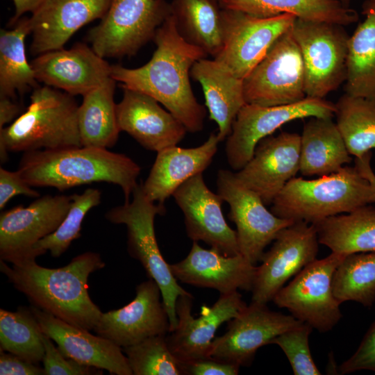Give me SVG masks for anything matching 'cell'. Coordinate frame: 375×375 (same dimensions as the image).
<instances>
[{"label":"cell","mask_w":375,"mask_h":375,"mask_svg":"<svg viewBox=\"0 0 375 375\" xmlns=\"http://www.w3.org/2000/svg\"><path fill=\"white\" fill-rule=\"evenodd\" d=\"M153 41L156 49L148 62L137 68L112 65L110 76L121 83L122 88L154 98L188 132L201 131L206 110L193 93L190 75L193 65L208 55L179 35L172 15L157 30Z\"/></svg>","instance_id":"1"},{"label":"cell","mask_w":375,"mask_h":375,"mask_svg":"<svg viewBox=\"0 0 375 375\" xmlns=\"http://www.w3.org/2000/svg\"><path fill=\"white\" fill-rule=\"evenodd\" d=\"M105 267L100 255L88 251L58 268L38 265L35 259L8 266L0 261V270L31 305L72 324L94 330L102 312L88 293L90 274Z\"/></svg>","instance_id":"2"},{"label":"cell","mask_w":375,"mask_h":375,"mask_svg":"<svg viewBox=\"0 0 375 375\" xmlns=\"http://www.w3.org/2000/svg\"><path fill=\"white\" fill-rule=\"evenodd\" d=\"M17 171L32 187L60 191L92 183L115 184L128 203L138 184L140 167L124 154L82 146L24 152Z\"/></svg>","instance_id":"3"},{"label":"cell","mask_w":375,"mask_h":375,"mask_svg":"<svg viewBox=\"0 0 375 375\" xmlns=\"http://www.w3.org/2000/svg\"><path fill=\"white\" fill-rule=\"evenodd\" d=\"M44 85L35 88L26 110L0 129V160L8 152L82 147L74 97Z\"/></svg>","instance_id":"4"},{"label":"cell","mask_w":375,"mask_h":375,"mask_svg":"<svg viewBox=\"0 0 375 375\" xmlns=\"http://www.w3.org/2000/svg\"><path fill=\"white\" fill-rule=\"evenodd\" d=\"M375 203L369 182L354 167L316 179L294 177L274 200L271 211L293 222L315 224Z\"/></svg>","instance_id":"5"},{"label":"cell","mask_w":375,"mask_h":375,"mask_svg":"<svg viewBox=\"0 0 375 375\" xmlns=\"http://www.w3.org/2000/svg\"><path fill=\"white\" fill-rule=\"evenodd\" d=\"M132 195L131 201L112 208L105 217L111 223L126 225L128 251L141 263L149 278L158 285L169 317L170 333L178 324L176 311L178 297L190 293L178 284L156 240L154 220L157 215H165L164 204L150 201L144 193L141 183L138 184Z\"/></svg>","instance_id":"6"},{"label":"cell","mask_w":375,"mask_h":375,"mask_svg":"<svg viewBox=\"0 0 375 375\" xmlns=\"http://www.w3.org/2000/svg\"><path fill=\"white\" fill-rule=\"evenodd\" d=\"M171 14L166 0H110L98 25L90 30L88 40L103 58L130 57L153 40Z\"/></svg>","instance_id":"7"},{"label":"cell","mask_w":375,"mask_h":375,"mask_svg":"<svg viewBox=\"0 0 375 375\" xmlns=\"http://www.w3.org/2000/svg\"><path fill=\"white\" fill-rule=\"evenodd\" d=\"M342 26L295 19L292 32L303 60L306 97L324 99L346 80L349 36Z\"/></svg>","instance_id":"8"},{"label":"cell","mask_w":375,"mask_h":375,"mask_svg":"<svg viewBox=\"0 0 375 375\" xmlns=\"http://www.w3.org/2000/svg\"><path fill=\"white\" fill-rule=\"evenodd\" d=\"M344 256L331 252L322 259H315L284 285L272 301L319 332L331 331L342 317L341 303L334 296L332 281Z\"/></svg>","instance_id":"9"},{"label":"cell","mask_w":375,"mask_h":375,"mask_svg":"<svg viewBox=\"0 0 375 375\" xmlns=\"http://www.w3.org/2000/svg\"><path fill=\"white\" fill-rule=\"evenodd\" d=\"M335 110V104L331 101L308 97L286 105L246 103L238 112L226 138L227 161L238 172L251 159L258 142L283 124L307 117L333 118Z\"/></svg>","instance_id":"10"},{"label":"cell","mask_w":375,"mask_h":375,"mask_svg":"<svg viewBox=\"0 0 375 375\" xmlns=\"http://www.w3.org/2000/svg\"><path fill=\"white\" fill-rule=\"evenodd\" d=\"M243 87L247 103L286 105L306 97L303 60L292 28L274 42L243 79Z\"/></svg>","instance_id":"11"},{"label":"cell","mask_w":375,"mask_h":375,"mask_svg":"<svg viewBox=\"0 0 375 375\" xmlns=\"http://www.w3.org/2000/svg\"><path fill=\"white\" fill-rule=\"evenodd\" d=\"M296 19L290 14L261 18L242 12L222 10V47L213 59L244 79L274 42L292 28Z\"/></svg>","instance_id":"12"},{"label":"cell","mask_w":375,"mask_h":375,"mask_svg":"<svg viewBox=\"0 0 375 375\" xmlns=\"http://www.w3.org/2000/svg\"><path fill=\"white\" fill-rule=\"evenodd\" d=\"M217 186V193L229 205L228 216L237 228L240 253L255 265L279 231L294 222L269 211L260 197L233 172L219 169Z\"/></svg>","instance_id":"13"},{"label":"cell","mask_w":375,"mask_h":375,"mask_svg":"<svg viewBox=\"0 0 375 375\" xmlns=\"http://www.w3.org/2000/svg\"><path fill=\"white\" fill-rule=\"evenodd\" d=\"M71 196L44 195L24 207L18 205L0 215V258L11 264L38 255L34 246L53 233L67 215Z\"/></svg>","instance_id":"14"},{"label":"cell","mask_w":375,"mask_h":375,"mask_svg":"<svg viewBox=\"0 0 375 375\" xmlns=\"http://www.w3.org/2000/svg\"><path fill=\"white\" fill-rule=\"evenodd\" d=\"M319 244L313 224L297 222L280 231L257 267L251 302L272 301L289 279L317 259Z\"/></svg>","instance_id":"15"},{"label":"cell","mask_w":375,"mask_h":375,"mask_svg":"<svg viewBox=\"0 0 375 375\" xmlns=\"http://www.w3.org/2000/svg\"><path fill=\"white\" fill-rule=\"evenodd\" d=\"M302 323L292 315L270 310L266 304L251 302L228 322L224 335L214 338L210 356L240 367H248L259 348Z\"/></svg>","instance_id":"16"},{"label":"cell","mask_w":375,"mask_h":375,"mask_svg":"<svg viewBox=\"0 0 375 375\" xmlns=\"http://www.w3.org/2000/svg\"><path fill=\"white\" fill-rule=\"evenodd\" d=\"M192 299L191 294L178 297V324L166 335L168 347L180 362L211 358L210 347L217 328L247 306L238 291L220 294L211 307L203 306L201 316L194 318L191 314Z\"/></svg>","instance_id":"17"},{"label":"cell","mask_w":375,"mask_h":375,"mask_svg":"<svg viewBox=\"0 0 375 375\" xmlns=\"http://www.w3.org/2000/svg\"><path fill=\"white\" fill-rule=\"evenodd\" d=\"M135 292L128 304L101 313L93 330L97 335L122 348L169 333V317L157 283L149 278L138 285Z\"/></svg>","instance_id":"18"},{"label":"cell","mask_w":375,"mask_h":375,"mask_svg":"<svg viewBox=\"0 0 375 375\" xmlns=\"http://www.w3.org/2000/svg\"><path fill=\"white\" fill-rule=\"evenodd\" d=\"M172 196L184 215L190 239L204 242L227 256L240 254L236 231L228 226L222 213L224 201L208 188L203 173L187 180Z\"/></svg>","instance_id":"19"},{"label":"cell","mask_w":375,"mask_h":375,"mask_svg":"<svg viewBox=\"0 0 375 375\" xmlns=\"http://www.w3.org/2000/svg\"><path fill=\"white\" fill-rule=\"evenodd\" d=\"M300 145L301 135L296 133L267 136L258 142L251 159L235 175L266 206L272 204L299 172Z\"/></svg>","instance_id":"20"},{"label":"cell","mask_w":375,"mask_h":375,"mask_svg":"<svg viewBox=\"0 0 375 375\" xmlns=\"http://www.w3.org/2000/svg\"><path fill=\"white\" fill-rule=\"evenodd\" d=\"M31 64L38 82L72 96H83L111 77V65L83 43L43 53Z\"/></svg>","instance_id":"21"},{"label":"cell","mask_w":375,"mask_h":375,"mask_svg":"<svg viewBox=\"0 0 375 375\" xmlns=\"http://www.w3.org/2000/svg\"><path fill=\"white\" fill-rule=\"evenodd\" d=\"M29 308L42 333L56 344L66 357L84 365L106 369L112 374L133 375L122 347L33 305Z\"/></svg>","instance_id":"22"},{"label":"cell","mask_w":375,"mask_h":375,"mask_svg":"<svg viewBox=\"0 0 375 375\" xmlns=\"http://www.w3.org/2000/svg\"><path fill=\"white\" fill-rule=\"evenodd\" d=\"M110 0H44L29 18L32 55L60 49L83 26L101 19Z\"/></svg>","instance_id":"23"},{"label":"cell","mask_w":375,"mask_h":375,"mask_svg":"<svg viewBox=\"0 0 375 375\" xmlns=\"http://www.w3.org/2000/svg\"><path fill=\"white\" fill-rule=\"evenodd\" d=\"M169 266L177 280L220 294L251 291L257 269L241 254L227 256L215 249L202 248L197 242H193L183 260Z\"/></svg>","instance_id":"24"},{"label":"cell","mask_w":375,"mask_h":375,"mask_svg":"<svg viewBox=\"0 0 375 375\" xmlns=\"http://www.w3.org/2000/svg\"><path fill=\"white\" fill-rule=\"evenodd\" d=\"M117 104L119 128L144 149L158 152L177 145L188 132L185 126L159 102L144 93L123 88Z\"/></svg>","instance_id":"25"},{"label":"cell","mask_w":375,"mask_h":375,"mask_svg":"<svg viewBox=\"0 0 375 375\" xmlns=\"http://www.w3.org/2000/svg\"><path fill=\"white\" fill-rule=\"evenodd\" d=\"M219 142L217 134L212 133L199 147L182 148L175 145L157 152L147 179L141 183L147 197L164 204L181 185L210 166Z\"/></svg>","instance_id":"26"},{"label":"cell","mask_w":375,"mask_h":375,"mask_svg":"<svg viewBox=\"0 0 375 375\" xmlns=\"http://www.w3.org/2000/svg\"><path fill=\"white\" fill-rule=\"evenodd\" d=\"M190 75L201 85L210 119L217 124L219 141L224 140L231 133L238 112L247 103L243 79L216 60L207 58L193 65Z\"/></svg>","instance_id":"27"},{"label":"cell","mask_w":375,"mask_h":375,"mask_svg":"<svg viewBox=\"0 0 375 375\" xmlns=\"http://www.w3.org/2000/svg\"><path fill=\"white\" fill-rule=\"evenodd\" d=\"M333 118L310 117L301 135L300 173L322 176L335 173L352 160Z\"/></svg>","instance_id":"28"},{"label":"cell","mask_w":375,"mask_h":375,"mask_svg":"<svg viewBox=\"0 0 375 375\" xmlns=\"http://www.w3.org/2000/svg\"><path fill=\"white\" fill-rule=\"evenodd\" d=\"M222 10L267 18L290 14L297 18L347 26L357 22L358 12L338 0H219Z\"/></svg>","instance_id":"29"},{"label":"cell","mask_w":375,"mask_h":375,"mask_svg":"<svg viewBox=\"0 0 375 375\" xmlns=\"http://www.w3.org/2000/svg\"><path fill=\"white\" fill-rule=\"evenodd\" d=\"M312 224L319 244L331 252L344 256L375 252V207L362 206Z\"/></svg>","instance_id":"30"},{"label":"cell","mask_w":375,"mask_h":375,"mask_svg":"<svg viewBox=\"0 0 375 375\" xmlns=\"http://www.w3.org/2000/svg\"><path fill=\"white\" fill-rule=\"evenodd\" d=\"M112 77L91 90L78 106V126L83 147L108 149L115 144L120 129L117 119Z\"/></svg>","instance_id":"31"},{"label":"cell","mask_w":375,"mask_h":375,"mask_svg":"<svg viewBox=\"0 0 375 375\" xmlns=\"http://www.w3.org/2000/svg\"><path fill=\"white\" fill-rule=\"evenodd\" d=\"M170 4L179 35L215 58L223 43L219 0H172Z\"/></svg>","instance_id":"32"},{"label":"cell","mask_w":375,"mask_h":375,"mask_svg":"<svg viewBox=\"0 0 375 375\" xmlns=\"http://www.w3.org/2000/svg\"><path fill=\"white\" fill-rule=\"evenodd\" d=\"M365 17L348 42L346 93L375 101V3L367 1Z\"/></svg>","instance_id":"33"},{"label":"cell","mask_w":375,"mask_h":375,"mask_svg":"<svg viewBox=\"0 0 375 375\" xmlns=\"http://www.w3.org/2000/svg\"><path fill=\"white\" fill-rule=\"evenodd\" d=\"M31 34L29 18L19 19L11 30L0 32V97L11 99L39 86L27 60L25 39Z\"/></svg>","instance_id":"34"},{"label":"cell","mask_w":375,"mask_h":375,"mask_svg":"<svg viewBox=\"0 0 375 375\" xmlns=\"http://www.w3.org/2000/svg\"><path fill=\"white\" fill-rule=\"evenodd\" d=\"M335 104V123L349 153L358 158L375 149V101L345 93Z\"/></svg>","instance_id":"35"},{"label":"cell","mask_w":375,"mask_h":375,"mask_svg":"<svg viewBox=\"0 0 375 375\" xmlns=\"http://www.w3.org/2000/svg\"><path fill=\"white\" fill-rule=\"evenodd\" d=\"M43 333L30 308L18 307L14 312L0 309V349L28 362H42Z\"/></svg>","instance_id":"36"},{"label":"cell","mask_w":375,"mask_h":375,"mask_svg":"<svg viewBox=\"0 0 375 375\" xmlns=\"http://www.w3.org/2000/svg\"><path fill=\"white\" fill-rule=\"evenodd\" d=\"M332 287L340 303L350 301L372 306L375 301V252L346 255L335 270Z\"/></svg>","instance_id":"37"},{"label":"cell","mask_w":375,"mask_h":375,"mask_svg":"<svg viewBox=\"0 0 375 375\" xmlns=\"http://www.w3.org/2000/svg\"><path fill=\"white\" fill-rule=\"evenodd\" d=\"M101 192L94 188H87L81 194L71 195V206L63 221L50 235L40 240L34 250L39 256L47 251L52 257H60L71 243L81 236V226L84 217L92 208L101 202Z\"/></svg>","instance_id":"38"},{"label":"cell","mask_w":375,"mask_h":375,"mask_svg":"<svg viewBox=\"0 0 375 375\" xmlns=\"http://www.w3.org/2000/svg\"><path fill=\"white\" fill-rule=\"evenodd\" d=\"M122 349L134 375H182L180 362L170 351L166 335L152 336Z\"/></svg>","instance_id":"39"},{"label":"cell","mask_w":375,"mask_h":375,"mask_svg":"<svg viewBox=\"0 0 375 375\" xmlns=\"http://www.w3.org/2000/svg\"><path fill=\"white\" fill-rule=\"evenodd\" d=\"M312 328L302 323L274 338L270 344L278 345L285 354L295 375H319L309 347Z\"/></svg>","instance_id":"40"},{"label":"cell","mask_w":375,"mask_h":375,"mask_svg":"<svg viewBox=\"0 0 375 375\" xmlns=\"http://www.w3.org/2000/svg\"><path fill=\"white\" fill-rule=\"evenodd\" d=\"M44 354L42 359L44 375L102 374V369L84 365L66 357L44 333L42 335Z\"/></svg>","instance_id":"41"},{"label":"cell","mask_w":375,"mask_h":375,"mask_svg":"<svg viewBox=\"0 0 375 375\" xmlns=\"http://www.w3.org/2000/svg\"><path fill=\"white\" fill-rule=\"evenodd\" d=\"M360 370L375 372V321L363 337L355 353L339 367L342 374Z\"/></svg>","instance_id":"42"},{"label":"cell","mask_w":375,"mask_h":375,"mask_svg":"<svg viewBox=\"0 0 375 375\" xmlns=\"http://www.w3.org/2000/svg\"><path fill=\"white\" fill-rule=\"evenodd\" d=\"M20 175L19 172H12L0 168V209L3 210L7 203L14 197L23 194L39 197L40 193L32 188Z\"/></svg>","instance_id":"43"},{"label":"cell","mask_w":375,"mask_h":375,"mask_svg":"<svg viewBox=\"0 0 375 375\" xmlns=\"http://www.w3.org/2000/svg\"><path fill=\"white\" fill-rule=\"evenodd\" d=\"M180 368L182 374L188 375H236L240 370L239 366L212 358L180 362Z\"/></svg>","instance_id":"44"},{"label":"cell","mask_w":375,"mask_h":375,"mask_svg":"<svg viewBox=\"0 0 375 375\" xmlns=\"http://www.w3.org/2000/svg\"><path fill=\"white\" fill-rule=\"evenodd\" d=\"M1 375H44L43 367L23 360L19 356L0 351Z\"/></svg>","instance_id":"45"},{"label":"cell","mask_w":375,"mask_h":375,"mask_svg":"<svg viewBox=\"0 0 375 375\" xmlns=\"http://www.w3.org/2000/svg\"><path fill=\"white\" fill-rule=\"evenodd\" d=\"M22 107L13 99L0 97V129L21 115Z\"/></svg>","instance_id":"46"},{"label":"cell","mask_w":375,"mask_h":375,"mask_svg":"<svg viewBox=\"0 0 375 375\" xmlns=\"http://www.w3.org/2000/svg\"><path fill=\"white\" fill-rule=\"evenodd\" d=\"M372 153L368 152L363 156L355 158V166L360 173L369 182L375 199V174L371 167Z\"/></svg>","instance_id":"47"},{"label":"cell","mask_w":375,"mask_h":375,"mask_svg":"<svg viewBox=\"0 0 375 375\" xmlns=\"http://www.w3.org/2000/svg\"><path fill=\"white\" fill-rule=\"evenodd\" d=\"M15 7V14L10 19V24H15L22 15L33 13L44 0H12Z\"/></svg>","instance_id":"48"},{"label":"cell","mask_w":375,"mask_h":375,"mask_svg":"<svg viewBox=\"0 0 375 375\" xmlns=\"http://www.w3.org/2000/svg\"><path fill=\"white\" fill-rule=\"evenodd\" d=\"M346 7H349L351 0H338Z\"/></svg>","instance_id":"49"},{"label":"cell","mask_w":375,"mask_h":375,"mask_svg":"<svg viewBox=\"0 0 375 375\" xmlns=\"http://www.w3.org/2000/svg\"><path fill=\"white\" fill-rule=\"evenodd\" d=\"M368 1H371L372 3H375V0H368Z\"/></svg>","instance_id":"50"}]
</instances>
